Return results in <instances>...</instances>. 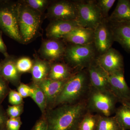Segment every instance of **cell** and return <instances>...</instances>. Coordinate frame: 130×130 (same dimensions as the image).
Instances as JSON below:
<instances>
[{"mask_svg": "<svg viewBox=\"0 0 130 130\" xmlns=\"http://www.w3.org/2000/svg\"><path fill=\"white\" fill-rule=\"evenodd\" d=\"M97 118L90 114L86 115L79 122L76 130H94L98 121Z\"/></svg>", "mask_w": 130, "mask_h": 130, "instance_id": "cell-25", "label": "cell"}, {"mask_svg": "<svg viewBox=\"0 0 130 130\" xmlns=\"http://www.w3.org/2000/svg\"><path fill=\"white\" fill-rule=\"evenodd\" d=\"M114 95L108 91L95 90L91 96L90 104L95 111L109 117L112 113L115 106Z\"/></svg>", "mask_w": 130, "mask_h": 130, "instance_id": "cell-8", "label": "cell"}, {"mask_svg": "<svg viewBox=\"0 0 130 130\" xmlns=\"http://www.w3.org/2000/svg\"><path fill=\"white\" fill-rule=\"evenodd\" d=\"M7 51L6 44L3 40L2 31L0 30V53L2 54L5 57H7L9 55Z\"/></svg>", "mask_w": 130, "mask_h": 130, "instance_id": "cell-36", "label": "cell"}, {"mask_svg": "<svg viewBox=\"0 0 130 130\" xmlns=\"http://www.w3.org/2000/svg\"><path fill=\"white\" fill-rule=\"evenodd\" d=\"M18 24L23 43L29 42L37 36L41 27V13L22 2H19Z\"/></svg>", "mask_w": 130, "mask_h": 130, "instance_id": "cell-2", "label": "cell"}, {"mask_svg": "<svg viewBox=\"0 0 130 130\" xmlns=\"http://www.w3.org/2000/svg\"><path fill=\"white\" fill-rule=\"evenodd\" d=\"M16 59L12 56L9 55L5 57L1 62V70L0 76L6 80L8 83L18 87L21 84L20 73L16 66Z\"/></svg>", "mask_w": 130, "mask_h": 130, "instance_id": "cell-15", "label": "cell"}, {"mask_svg": "<svg viewBox=\"0 0 130 130\" xmlns=\"http://www.w3.org/2000/svg\"><path fill=\"white\" fill-rule=\"evenodd\" d=\"M9 118L6 111H5L2 106L0 105V130L6 129L7 122Z\"/></svg>", "mask_w": 130, "mask_h": 130, "instance_id": "cell-35", "label": "cell"}, {"mask_svg": "<svg viewBox=\"0 0 130 130\" xmlns=\"http://www.w3.org/2000/svg\"><path fill=\"white\" fill-rule=\"evenodd\" d=\"M123 130H124V128H123Z\"/></svg>", "mask_w": 130, "mask_h": 130, "instance_id": "cell-40", "label": "cell"}, {"mask_svg": "<svg viewBox=\"0 0 130 130\" xmlns=\"http://www.w3.org/2000/svg\"><path fill=\"white\" fill-rule=\"evenodd\" d=\"M67 79L57 81L47 78L37 84L44 91L46 97L47 110L52 108L56 98Z\"/></svg>", "mask_w": 130, "mask_h": 130, "instance_id": "cell-17", "label": "cell"}, {"mask_svg": "<svg viewBox=\"0 0 130 130\" xmlns=\"http://www.w3.org/2000/svg\"><path fill=\"white\" fill-rule=\"evenodd\" d=\"M116 1L115 0H99L96 2L104 18L106 17L109 10L111 8Z\"/></svg>", "mask_w": 130, "mask_h": 130, "instance_id": "cell-28", "label": "cell"}, {"mask_svg": "<svg viewBox=\"0 0 130 130\" xmlns=\"http://www.w3.org/2000/svg\"><path fill=\"white\" fill-rule=\"evenodd\" d=\"M47 14L52 20H76L77 11L76 3L67 1L56 2L48 7Z\"/></svg>", "mask_w": 130, "mask_h": 130, "instance_id": "cell-7", "label": "cell"}, {"mask_svg": "<svg viewBox=\"0 0 130 130\" xmlns=\"http://www.w3.org/2000/svg\"><path fill=\"white\" fill-rule=\"evenodd\" d=\"M18 91L23 98L30 97L32 93V89L29 85L22 83L18 86Z\"/></svg>", "mask_w": 130, "mask_h": 130, "instance_id": "cell-33", "label": "cell"}, {"mask_svg": "<svg viewBox=\"0 0 130 130\" xmlns=\"http://www.w3.org/2000/svg\"><path fill=\"white\" fill-rule=\"evenodd\" d=\"M119 124L123 128H130V108L124 105L117 111L116 117Z\"/></svg>", "mask_w": 130, "mask_h": 130, "instance_id": "cell-24", "label": "cell"}, {"mask_svg": "<svg viewBox=\"0 0 130 130\" xmlns=\"http://www.w3.org/2000/svg\"><path fill=\"white\" fill-rule=\"evenodd\" d=\"M119 124L116 117H101L98 119L96 130H118Z\"/></svg>", "mask_w": 130, "mask_h": 130, "instance_id": "cell-23", "label": "cell"}, {"mask_svg": "<svg viewBox=\"0 0 130 130\" xmlns=\"http://www.w3.org/2000/svg\"><path fill=\"white\" fill-rule=\"evenodd\" d=\"M110 89L116 97L124 101L130 98V90L126 82L123 70L109 74Z\"/></svg>", "mask_w": 130, "mask_h": 130, "instance_id": "cell-12", "label": "cell"}, {"mask_svg": "<svg viewBox=\"0 0 130 130\" xmlns=\"http://www.w3.org/2000/svg\"><path fill=\"white\" fill-rule=\"evenodd\" d=\"M107 20L111 23L130 22V1H118L115 9Z\"/></svg>", "mask_w": 130, "mask_h": 130, "instance_id": "cell-20", "label": "cell"}, {"mask_svg": "<svg viewBox=\"0 0 130 130\" xmlns=\"http://www.w3.org/2000/svg\"><path fill=\"white\" fill-rule=\"evenodd\" d=\"M96 63L109 74L123 70L122 55L112 48L101 54L96 59Z\"/></svg>", "mask_w": 130, "mask_h": 130, "instance_id": "cell-9", "label": "cell"}, {"mask_svg": "<svg viewBox=\"0 0 130 130\" xmlns=\"http://www.w3.org/2000/svg\"><path fill=\"white\" fill-rule=\"evenodd\" d=\"M24 104L8 106L6 112L9 118L20 117L24 111Z\"/></svg>", "mask_w": 130, "mask_h": 130, "instance_id": "cell-29", "label": "cell"}, {"mask_svg": "<svg viewBox=\"0 0 130 130\" xmlns=\"http://www.w3.org/2000/svg\"><path fill=\"white\" fill-rule=\"evenodd\" d=\"M95 48L93 43L84 45L72 44L66 48L64 56L70 66L82 67L91 64L95 57Z\"/></svg>", "mask_w": 130, "mask_h": 130, "instance_id": "cell-6", "label": "cell"}, {"mask_svg": "<svg viewBox=\"0 0 130 130\" xmlns=\"http://www.w3.org/2000/svg\"><path fill=\"white\" fill-rule=\"evenodd\" d=\"M8 101L12 105H18L24 104L23 98L18 91L10 90L8 94Z\"/></svg>", "mask_w": 130, "mask_h": 130, "instance_id": "cell-31", "label": "cell"}, {"mask_svg": "<svg viewBox=\"0 0 130 130\" xmlns=\"http://www.w3.org/2000/svg\"><path fill=\"white\" fill-rule=\"evenodd\" d=\"M19 2L0 1V29L13 40L23 43L18 24Z\"/></svg>", "mask_w": 130, "mask_h": 130, "instance_id": "cell-3", "label": "cell"}, {"mask_svg": "<svg viewBox=\"0 0 130 130\" xmlns=\"http://www.w3.org/2000/svg\"><path fill=\"white\" fill-rule=\"evenodd\" d=\"M3 130H7V129L6 128V129H5Z\"/></svg>", "mask_w": 130, "mask_h": 130, "instance_id": "cell-39", "label": "cell"}, {"mask_svg": "<svg viewBox=\"0 0 130 130\" xmlns=\"http://www.w3.org/2000/svg\"><path fill=\"white\" fill-rule=\"evenodd\" d=\"M79 26L76 20H56L51 21L46 29V35L50 39L63 38Z\"/></svg>", "mask_w": 130, "mask_h": 130, "instance_id": "cell-11", "label": "cell"}, {"mask_svg": "<svg viewBox=\"0 0 130 130\" xmlns=\"http://www.w3.org/2000/svg\"><path fill=\"white\" fill-rule=\"evenodd\" d=\"M33 64V61L29 57H22L16 60V67L21 74L31 72Z\"/></svg>", "mask_w": 130, "mask_h": 130, "instance_id": "cell-26", "label": "cell"}, {"mask_svg": "<svg viewBox=\"0 0 130 130\" xmlns=\"http://www.w3.org/2000/svg\"><path fill=\"white\" fill-rule=\"evenodd\" d=\"M29 85L32 90L30 97L39 107L42 115L44 114L47 110V105L46 97L44 91L37 84L33 82Z\"/></svg>", "mask_w": 130, "mask_h": 130, "instance_id": "cell-22", "label": "cell"}, {"mask_svg": "<svg viewBox=\"0 0 130 130\" xmlns=\"http://www.w3.org/2000/svg\"><path fill=\"white\" fill-rule=\"evenodd\" d=\"M26 5L42 13L48 7L49 1L47 0H25L23 1Z\"/></svg>", "mask_w": 130, "mask_h": 130, "instance_id": "cell-27", "label": "cell"}, {"mask_svg": "<svg viewBox=\"0 0 130 130\" xmlns=\"http://www.w3.org/2000/svg\"><path fill=\"white\" fill-rule=\"evenodd\" d=\"M87 81V75L83 71L71 76L65 83L52 108L60 105L72 104L83 94Z\"/></svg>", "mask_w": 130, "mask_h": 130, "instance_id": "cell-4", "label": "cell"}, {"mask_svg": "<svg viewBox=\"0 0 130 130\" xmlns=\"http://www.w3.org/2000/svg\"><path fill=\"white\" fill-rule=\"evenodd\" d=\"M94 30L79 26L63 38L65 41L75 45L92 44L94 41Z\"/></svg>", "mask_w": 130, "mask_h": 130, "instance_id": "cell-18", "label": "cell"}, {"mask_svg": "<svg viewBox=\"0 0 130 130\" xmlns=\"http://www.w3.org/2000/svg\"><path fill=\"white\" fill-rule=\"evenodd\" d=\"M110 23L109 27L113 41L118 42L130 53V22Z\"/></svg>", "mask_w": 130, "mask_h": 130, "instance_id": "cell-13", "label": "cell"}, {"mask_svg": "<svg viewBox=\"0 0 130 130\" xmlns=\"http://www.w3.org/2000/svg\"><path fill=\"white\" fill-rule=\"evenodd\" d=\"M66 49L63 43L60 41L50 39L42 43L40 49V53L45 60L54 61L64 56Z\"/></svg>", "mask_w": 130, "mask_h": 130, "instance_id": "cell-14", "label": "cell"}, {"mask_svg": "<svg viewBox=\"0 0 130 130\" xmlns=\"http://www.w3.org/2000/svg\"><path fill=\"white\" fill-rule=\"evenodd\" d=\"M11 89L8 86V82L0 76V105L9 94Z\"/></svg>", "mask_w": 130, "mask_h": 130, "instance_id": "cell-30", "label": "cell"}, {"mask_svg": "<svg viewBox=\"0 0 130 130\" xmlns=\"http://www.w3.org/2000/svg\"><path fill=\"white\" fill-rule=\"evenodd\" d=\"M1 63H0V72H1Z\"/></svg>", "mask_w": 130, "mask_h": 130, "instance_id": "cell-38", "label": "cell"}, {"mask_svg": "<svg viewBox=\"0 0 130 130\" xmlns=\"http://www.w3.org/2000/svg\"><path fill=\"white\" fill-rule=\"evenodd\" d=\"M31 130H48L47 125L44 115H42L37 120Z\"/></svg>", "mask_w": 130, "mask_h": 130, "instance_id": "cell-34", "label": "cell"}, {"mask_svg": "<svg viewBox=\"0 0 130 130\" xmlns=\"http://www.w3.org/2000/svg\"><path fill=\"white\" fill-rule=\"evenodd\" d=\"M113 41L109 24L104 19L94 30L95 47L102 54L111 48Z\"/></svg>", "mask_w": 130, "mask_h": 130, "instance_id": "cell-10", "label": "cell"}, {"mask_svg": "<svg viewBox=\"0 0 130 130\" xmlns=\"http://www.w3.org/2000/svg\"><path fill=\"white\" fill-rule=\"evenodd\" d=\"M70 68L63 63H57L51 65L48 78L55 81H64L71 76Z\"/></svg>", "mask_w": 130, "mask_h": 130, "instance_id": "cell-21", "label": "cell"}, {"mask_svg": "<svg viewBox=\"0 0 130 130\" xmlns=\"http://www.w3.org/2000/svg\"><path fill=\"white\" fill-rule=\"evenodd\" d=\"M33 61V66L30 72L32 82L38 84L48 78L51 65L49 61L39 58H36Z\"/></svg>", "mask_w": 130, "mask_h": 130, "instance_id": "cell-19", "label": "cell"}, {"mask_svg": "<svg viewBox=\"0 0 130 130\" xmlns=\"http://www.w3.org/2000/svg\"><path fill=\"white\" fill-rule=\"evenodd\" d=\"M22 124L20 117L9 118L7 122L6 128L7 130H20Z\"/></svg>", "mask_w": 130, "mask_h": 130, "instance_id": "cell-32", "label": "cell"}, {"mask_svg": "<svg viewBox=\"0 0 130 130\" xmlns=\"http://www.w3.org/2000/svg\"><path fill=\"white\" fill-rule=\"evenodd\" d=\"M77 11L76 21L81 27L95 29L104 19L96 2L86 1L75 2Z\"/></svg>", "mask_w": 130, "mask_h": 130, "instance_id": "cell-5", "label": "cell"}, {"mask_svg": "<svg viewBox=\"0 0 130 130\" xmlns=\"http://www.w3.org/2000/svg\"><path fill=\"white\" fill-rule=\"evenodd\" d=\"M124 105H126V106L130 108V101H125L124 102Z\"/></svg>", "mask_w": 130, "mask_h": 130, "instance_id": "cell-37", "label": "cell"}, {"mask_svg": "<svg viewBox=\"0 0 130 130\" xmlns=\"http://www.w3.org/2000/svg\"><path fill=\"white\" fill-rule=\"evenodd\" d=\"M90 79L92 86L95 90L108 91L109 88V74L96 63L91 64L89 68Z\"/></svg>", "mask_w": 130, "mask_h": 130, "instance_id": "cell-16", "label": "cell"}, {"mask_svg": "<svg viewBox=\"0 0 130 130\" xmlns=\"http://www.w3.org/2000/svg\"><path fill=\"white\" fill-rule=\"evenodd\" d=\"M85 109L83 103L60 105L46 111L48 130H76Z\"/></svg>", "mask_w": 130, "mask_h": 130, "instance_id": "cell-1", "label": "cell"}]
</instances>
